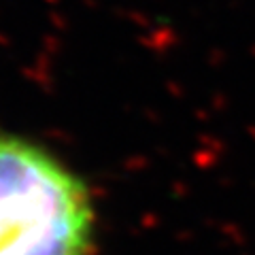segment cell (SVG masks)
I'll return each instance as SVG.
<instances>
[{
  "label": "cell",
  "instance_id": "cell-1",
  "mask_svg": "<svg viewBox=\"0 0 255 255\" xmlns=\"http://www.w3.org/2000/svg\"><path fill=\"white\" fill-rule=\"evenodd\" d=\"M90 189L45 147L0 132V255H90Z\"/></svg>",
  "mask_w": 255,
  "mask_h": 255
}]
</instances>
